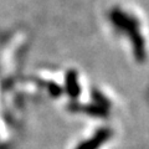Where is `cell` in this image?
<instances>
[{"mask_svg": "<svg viewBox=\"0 0 149 149\" xmlns=\"http://www.w3.org/2000/svg\"><path fill=\"white\" fill-rule=\"evenodd\" d=\"M109 136H111V132L108 129H102L93 138H91L90 141L82 143L77 149H96L97 147H101L108 139Z\"/></svg>", "mask_w": 149, "mask_h": 149, "instance_id": "7a4b0ae2", "label": "cell"}, {"mask_svg": "<svg viewBox=\"0 0 149 149\" xmlns=\"http://www.w3.org/2000/svg\"><path fill=\"white\" fill-rule=\"evenodd\" d=\"M109 19L114 29L130 40L136 58L141 62L144 61L147 56L146 42L141 34V26L137 19L120 8L112 9L109 13Z\"/></svg>", "mask_w": 149, "mask_h": 149, "instance_id": "6da1fadb", "label": "cell"}]
</instances>
